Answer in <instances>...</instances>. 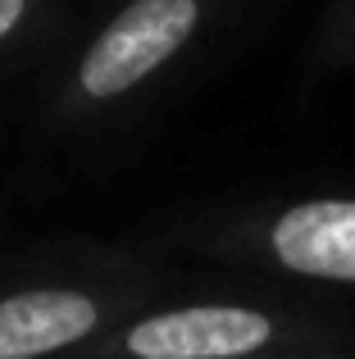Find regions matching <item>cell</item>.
<instances>
[{
	"label": "cell",
	"instance_id": "cell-1",
	"mask_svg": "<svg viewBox=\"0 0 355 359\" xmlns=\"http://www.w3.org/2000/svg\"><path fill=\"white\" fill-rule=\"evenodd\" d=\"M255 0H109L41 87V128L100 137L142 123Z\"/></svg>",
	"mask_w": 355,
	"mask_h": 359
},
{
	"label": "cell",
	"instance_id": "cell-2",
	"mask_svg": "<svg viewBox=\"0 0 355 359\" xmlns=\"http://www.w3.org/2000/svg\"><path fill=\"white\" fill-rule=\"evenodd\" d=\"M269 355H355V323L292 291H164L78 359Z\"/></svg>",
	"mask_w": 355,
	"mask_h": 359
},
{
	"label": "cell",
	"instance_id": "cell-3",
	"mask_svg": "<svg viewBox=\"0 0 355 359\" xmlns=\"http://www.w3.org/2000/svg\"><path fill=\"white\" fill-rule=\"evenodd\" d=\"M155 296H164V273L119 245H78L9 269L0 273V359H78Z\"/></svg>",
	"mask_w": 355,
	"mask_h": 359
},
{
	"label": "cell",
	"instance_id": "cell-4",
	"mask_svg": "<svg viewBox=\"0 0 355 359\" xmlns=\"http://www.w3.org/2000/svg\"><path fill=\"white\" fill-rule=\"evenodd\" d=\"M173 241L255 278L355 296V187L219 205L178 223Z\"/></svg>",
	"mask_w": 355,
	"mask_h": 359
},
{
	"label": "cell",
	"instance_id": "cell-5",
	"mask_svg": "<svg viewBox=\"0 0 355 359\" xmlns=\"http://www.w3.org/2000/svg\"><path fill=\"white\" fill-rule=\"evenodd\" d=\"M64 18V0H0V73L46 50Z\"/></svg>",
	"mask_w": 355,
	"mask_h": 359
},
{
	"label": "cell",
	"instance_id": "cell-6",
	"mask_svg": "<svg viewBox=\"0 0 355 359\" xmlns=\"http://www.w3.org/2000/svg\"><path fill=\"white\" fill-rule=\"evenodd\" d=\"M310 64L319 73L355 69V0H323L310 36Z\"/></svg>",
	"mask_w": 355,
	"mask_h": 359
},
{
	"label": "cell",
	"instance_id": "cell-7",
	"mask_svg": "<svg viewBox=\"0 0 355 359\" xmlns=\"http://www.w3.org/2000/svg\"><path fill=\"white\" fill-rule=\"evenodd\" d=\"M269 359H355V355H269Z\"/></svg>",
	"mask_w": 355,
	"mask_h": 359
}]
</instances>
